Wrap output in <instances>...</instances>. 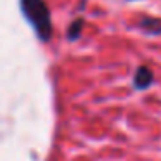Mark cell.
<instances>
[{"instance_id": "cell-3", "label": "cell", "mask_w": 161, "mask_h": 161, "mask_svg": "<svg viewBox=\"0 0 161 161\" xmlns=\"http://www.w3.org/2000/svg\"><path fill=\"white\" fill-rule=\"evenodd\" d=\"M139 25L142 30H146V31H149V33H161V19L144 18Z\"/></svg>"}, {"instance_id": "cell-4", "label": "cell", "mask_w": 161, "mask_h": 161, "mask_svg": "<svg viewBox=\"0 0 161 161\" xmlns=\"http://www.w3.org/2000/svg\"><path fill=\"white\" fill-rule=\"evenodd\" d=\"M81 26H83V19H76V21L73 23V25L69 26V33H68V38L69 40H75L78 35H80V31H81Z\"/></svg>"}, {"instance_id": "cell-1", "label": "cell", "mask_w": 161, "mask_h": 161, "mask_svg": "<svg viewBox=\"0 0 161 161\" xmlns=\"http://www.w3.org/2000/svg\"><path fill=\"white\" fill-rule=\"evenodd\" d=\"M21 9L26 19L33 25L36 35L42 42H47L52 36V21L49 7L43 0H21Z\"/></svg>"}, {"instance_id": "cell-2", "label": "cell", "mask_w": 161, "mask_h": 161, "mask_svg": "<svg viewBox=\"0 0 161 161\" xmlns=\"http://www.w3.org/2000/svg\"><path fill=\"white\" fill-rule=\"evenodd\" d=\"M153 80H154L153 71H151L149 68L142 66V68H139V69H137L135 78H133V83H135V88L144 90V88H147L151 83H153Z\"/></svg>"}]
</instances>
